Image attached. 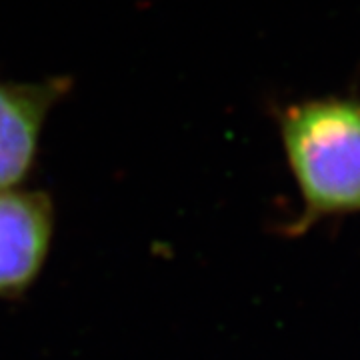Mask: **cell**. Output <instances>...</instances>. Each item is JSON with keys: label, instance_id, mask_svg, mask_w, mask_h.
<instances>
[{"label": "cell", "instance_id": "6da1fadb", "mask_svg": "<svg viewBox=\"0 0 360 360\" xmlns=\"http://www.w3.org/2000/svg\"><path fill=\"white\" fill-rule=\"evenodd\" d=\"M278 130L302 200L288 231L304 234L321 220L360 212V101L330 94L288 104Z\"/></svg>", "mask_w": 360, "mask_h": 360}, {"label": "cell", "instance_id": "7a4b0ae2", "mask_svg": "<svg viewBox=\"0 0 360 360\" xmlns=\"http://www.w3.org/2000/svg\"><path fill=\"white\" fill-rule=\"evenodd\" d=\"M68 90L70 80L65 77L40 82L0 80V193L14 191L26 180L49 112Z\"/></svg>", "mask_w": 360, "mask_h": 360}, {"label": "cell", "instance_id": "3957f363", "mask_svg": "<svg viewBox=\"0 0 360 360\" xmlns=\"http://www.w3.org/2000/svg\"><path fill=\"white\" fill-rule=\"evenodd\" d=\"M52 202L32 191L0 193V296H16L39 276L52 238Z\"/></svg>", "mask_w": 360, "mask_h": 360}]
</instances>
